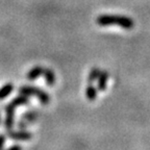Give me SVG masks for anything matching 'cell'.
<instances>
[{
  "label": "cell",
  "instance_id": "ba28073f",
  "mask_svg": "<svg viewBox=\"0 0 150 150\" xmlns=\"http://www.w3.org/2000/svg\"><path fill=\"white\" fill-rule=\"evenodd\" d=\"M43 75H44L45 80H46V83L48 87L54 86V83H55V75H54V72L51 69H44Z\"/></svg>",
  "mask_w": 150,
  "mask_h": 150
},
{
  "label": "cell",
  "instance_id": "52a82bcc",
  "mask_svg": "<svg viewBox=\"0 0 150 150\" xmlns=\"http://www.w3.org/2000/svg\"><path fill=\"white\" fill-rule=\"evenodd\" d=\"M14 106H19V105H27L29 104V98H28L27 95H24V94H21L20 96H17L11 101Z\"/></svg>",
  "mask_w": 150,
  "mask_h": 150
},
{
  "label": "cell",
  "instance_id": "2e32d148",
  "mask_svg": "<svg viewBox=\"0 0 150 150\" xmlns=\"http://www.w3.org/2000/svg\"><path fill=\"white\" fill-rule=\"evenodd\" d=\"M0 123H1V115H0Z\"/></svg>",
  "mask_w": 150,
  "mask_h": 150
},
{
  "label": "cell",
  "instance_id": "5b68a950",
  "mask_svg": "<svg viewBox=\"0 0 150 150\" xmlns=\"http://www.w3.org/2000/svg\"><path fill=\"white\" fill-rule=\"evenodd\" d=\"M110 77V74H108L106 71H100L98 75V84H97V89L99 91H104L106 89V82H108V79Z\"/></svg>",
  "mask_w": 150,
  "mask_h": 150
},
{
  "label": "cell",
  "instance_id": "7a4b0ae2",
  "mask_svg": "<svg viewBox=\"0 0 150 150\" xmlns=\"http://www.w3.org/2000/svg\"><path fill=\"white\" fill-rule=\"evenodd\" d=\"M19 93L24 94V95H27V96H30V95H35L38 97L39 101H40L42 104L47 105L48 103L50 102V96L44 90H41L37 87H30V86H23L19 89Z\"/></svg>",
  "mask_w": 150,
  "mask_h": 150
},
{
  "label": "cell",
  "instance_id": "6da1fadb",
  "mask_svg": "<svg viewBox=\"0 0 150 150\" xmlns=\"http://www.w3.org/2000/svg\"><path fill=\"white\" fill-rule=\"evenodd\" d=\"M96 22L100 26L118 25L124 29H131L134 26V21L132 19L120 15H101L97 17Z\"/></svg>",
  "mask_w": 150,
  "mask_h": 150
},
{
  "label": "cell",
  "instance_id": "7c38bea8",
  "mask_svg": "<svg viewBox=\"0 0 150 150\" xmlns=\"http://www.w3.org/2000/svg\"><path fill=\"white\" fill-rule=\"evenodd\" d=\"M100 71L101 70H99L97 67L92 69V70L90 71L89 76H88V82H89V83H93V82L98 78V75H99V73H100Z\"/></svg>",
  "mask_w": 150,
  "mask_h": 150
},
{
  "label": "cell",
  "instance_id": "9a60e30c",
  "mask_svg": "<svg viewBox=\"0 0 150 150\" xmlns=\"http://www.w3.org/2000/svg\"><path fill=\"white\" fill-rule=\"evenodd\" d=\"M21 146L20 145H14V146H11V147L8 148V150H13V149H21Z\"/></svg>",
  "mask_w": 150,
  "mask_h": 150
},
{
  "label": "cell",
  "instance_id": "4fadbf2b",
  "mask_svg": "<svg viewBox=\"0 0 150 150\" xmlns=\"http://www.w3.org/2000/svg\"><path fill=\"white\" fill-rule=\"evenodd\" d=\"M27 125H28V122H26L25 120L21 119L20 121H18L17 123V126H18L19 129H21V130H25L27 128Z\"/></svg>",
  "mask_w": 150,
  "mask_h": 150
},
{
  "label": "cell",
  "instance_id": "30bf717a",
  "mask_svg": "<svg viewBox=\"0 0 150 150\" xmlns=\"http://www.w3.org/2000/svg\"><path fill=\"white\" fill-rule=\"evenodd\" d=\"M86 96L89 101H94L97 97V88L93 86V83H89L86 89Z\"/></svg>",
  "mask_w": 150,
  "mask_h": 150
},
{
  "label": "cell",
  "instance_id": "8fae6325",
  "mask_svg": "<svg viewBox=\"0 0 150 150\" xmlns=\"http://www.w3.org/2000/svg\"><path fill=\"white\" fill-rule=\"evenodd\" d=\"M38 116H39V114L35 110H29V112H26L25 114L22 115V119L25 120L28 123H33V122L37 121Z\"/></svg>",
  "mask_w": 150,
  "mask_h": 150
},
{
  "label": "cell",
  "instance_id": "8992f818",
  "mask_svg": "<svg viewBox=\"0 0 150 150\" xmlns=\"http://www.w3.org/2000/svg\"><path fill=\"white\" fill-rule=\"evenodd\" d=\"M43 72H44V68H43L42 66H35V67H33V68L27 73V79L28 80L37 79V78H39L40 76H42Z\"/></svg>",
  "mask_w": 150,
  "mask_h": 150
},
{
  "label": "cell",
  "instance_id": "3957f363",
  "mask_svg": "<svg viewBox=\"0 0 150 150\" xmlns=\"http://www.w3.org/2000/svg\"><path fill=\"white\" fill-rule=\"evenodd\" d=\"M15 108L16 106H14L12 103L9 102L7 105H5V112H6V117H5V121H4V126L6 130L9 129H13L14 126V117H15Z\"/></svg>",
  "mask_w": 150,
  "mask_h": 150
},
{
  "label": "cell",
  "instance_id": "9c48e42d",
  "mask_svg": "<svg viewBox=\"0 0 150 150\" xmlns=\"http://www.w3.org/2000/svg\"><path fill=\"white\" fill-rule=\"evenodd\" d=\"M13 90H14V86L11 82H7L2 88H0V100H2L5 97L8 96L9 94L13 92Z\"/></svg>",
  "mask_w": 150,
  "mask_h": 150
},
{
  "label": "cell",
  "instance_id": "5bb4252c",
  "mask_svg": "<svg viewBox=\"0 0 150 150\" xmlns=\"http://www.w3.org/2000/svg\"><path fill=\"white\" fill-rule=\"evenodd\" d=\"M4 143H5V136L2 134H0V149H2L3 148Z\"/></svg>",
  "mask_w": 150,
  "mask_h": 150
},
{
  "label": "cell",
  "instance_id": "277c9868",
  "mask_svg": "<svg viewBox=\"0 0 150 150\" xmlns=\"http://www.w3.org/2000/svg\"><path fill=\"white\" fill-rule=\"evenodd\" d=\"M7 136L11 139H13V140H19V141L30 140L31 137H33L29 131L21 130V129L19 131H14L12 129H9V130H7Z\"/></svg>",
  "mask_w": 150,
  "mask_h": 150
}]
</instances>
